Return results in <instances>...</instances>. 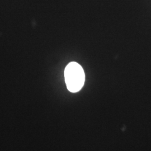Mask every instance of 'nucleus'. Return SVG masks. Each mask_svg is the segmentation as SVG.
Masks as SVG:
<instances>
[{"label": "nucleus", "instance_id": "obj_1", "mask_svg": "<svg viewBox=\"0 0 151 151\" xmlns=\"http://www.w3.org/2000/svg\"><path fill=\"white\" fill-rule=\"evenodd\" d=\"M65 78L68 90L75 93L81 90L83 86L85 80V72L78 63L70 62L65 68Z\"/></svg>", "mask_w": 151, "mask_h": 151}]
</instances>
